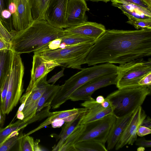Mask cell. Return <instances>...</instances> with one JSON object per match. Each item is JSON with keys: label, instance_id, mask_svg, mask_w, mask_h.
<instances>
[{"label": "cell", "instance_id": "6da1fadb", "mask_svg": "<svg viewBox=\"0 0 151 151\" xmlns=\"http://www.w3.org/2000/svg\"><path fill=\"white\" fill-rule=\"evenodd\" d=\"M151 55V29H109L96 41L84 64L120 65Z\"/></svg>", "mask_w": 151, "mask_h": 151}, {"label": "cell", "instance_id": "7a4b0ae2", "mask_svg": "<svg viewBox=\"0 0 151 151\" xmlns=\"http://www.w3.org/2000/svg\"><path fill=\"white\" fill-rule=\"evenodd\" d=\"M65 33L63 29L56 28L45 20H34L27 28L17 32L13 37L11 50L19 54L34 52Z\"/></svg>", "mask_w": 151, "mask_h": 151}, {"label": "cell", "instance_id": "3957f363", "mask_svg": "<svg viewBox=\"0 0 151 151\" xmlns=\"http://www.w3.org/2000/svg\"><path fill=\"white\" fill-rule=\"evenodd\" d=\"M117 70V66L109 63L82 68L80 71L72 76L60 86L51 104V107L53 109L58 108L69 100L70 96L75 90L85 83L100 76L116 73Z\"/></svg>", "mask_w": 151, "mask_h": 151}, {"label": "cell", "instance_id": "277c9868", "mask_svg": "<svg viewBox=\"0 0 151 151\" xmlns=\"http://www.w3.org/2000/svg\"><path fill=\"white\" fill-rule=\"evenodd\" d=\"M93 43H83L68 46L63 48L37 51L35 54L44 59L54 61L60 66L81 70V66L92 49Z\"/></svg>", "mask_w": 151, "mask_h": 151}, {"label": "cell", "instance_id": "5b68a950", "mask_svg": "<svg viewBox=\"0 0 151 151\" xmlns=\"http://www.w3.org/2000/svg\"><path fill=\"white\" fill-rule=\"evenodd\" d=\"M151 87L118 89L108 95L105 98L109 100L114 107V114L119 117L134 111L140 106L147 96L150 94Z\"/></svg>", "mask_w": 151, "mask_h": 151}, {"label": "cell", "instance_id": "8992f818", "mask_svg": "<svg viewBox=\"0 0 151 151\" xmlns=\"http://www.w3.org/2000/svg\"><path fill=\"white\" fill-rule=\"evenodd\" d=\"M24 67L20 54L12 51V65L4 103L1 107L2 113L8 114L15 107L24 90L23 78Z\"/></svg>", "mask_w": 151, "mask_h": 151}, {"label": "cell", "instance_id": "52a82bcc", "mask_svg": "<svg viewBox=\"0 0 151 151\" xmlns=\"http://www.w3.org/2000/svg\"><path fill=\"white\" fill-rule=\"evenodd\" d=\"M151 72V60L141 58L117 66L116 84L118 89L140 86L138 82L145 76Z\"/></svg>", "mask_w": 151, "mask_h": 151}, {"label": "cell", "instance_id": "ba28073f", "mask_svg": "<svg viewBox=\"0 0 151 151\" xmlns=\"http://www.w3.org/2000/svg\"><path fill=\"white\" fill-rule=\"evenodd\" d=\"M116 116L114 114L108 115L94 122L86 124V129L77 143L92 140L105 143L111 128Z\"/></svg>", "mask_w": 151, "mask_h": 151}, {"label": "cell", "instance_id": "9c48e42d", "mask_svg": "<svg viewBox=\"0 0 151 151\" xmlns=\"http://www.w3.org/2000/svg\"><path fill=\"white\" fill-rule=\"evenodd\" d=\"M116 73L103 75L94 78L85 83L70 96L69 99L73 101H86L93 98V93L98 89L111 85H116Z\"/></svg>", "mask_w": 151, "mask_h": 151}, {"label": "cell", "instance_id": "30bf717a", "mask_svg": "<svg viewBox=\"0 0 151 151\" xmlns=\"http://www.w3.org/2000/svg\"><path fill=\"white\" fill-rule=\"evenodd\" d=\"M146 116L141 106L136 109L115 147L116 150L134 144L137 139V129Z\"/></svg>", "mask_w": 151, "mask_h": 151}, {"label": "cell", "instance_id": "8fae6325", "mask_svg": "<svg viewBox=\"0 0 151 151\" xmlns=\"http://www.w3.org/2000/svg\"><path fill=\"white\" fill-rule=\"evenodd\" d=\"M68 0H49L45 14L49 24L58 29L66 28V15Z\"/></svg>", "mask_w": 151, "mask_h": 151}, {"label": "cell", "instance_id": "7c38bea8", "mask_svg": "<svg viewBox=\"0 0 151 151\" xmlns=\"http://www.w3.org/2000/svg\"><path fill=\"white\" fill-rule=\"evenodd\" d=\"M15 4L16 11L12 15V25L17 32L24 29L33 21L30 0H8Z\"/></svg>", "mask_w": 151, "mask_h": 151}, {"label": "cell", "instance_id": "4fadbf2b", "mask_svg": "<svg viewBox=\"0 0 151 151\" xmlns=\"http://www.w3.org/2000/svg\"><path fill=\"white\" fill-rule=\"evenodd\" d=\"M58 66L60 65L54 61L46 60L40 55L34 54L30 80L26 93L30 92L42 78Z\"/></svg>", "mask_w": 151, "mask_h": 151}, {"label": "cell", "instance_id": "5bb4252c", "mask_svg": "<svg viewBox=\"0 0 151 151\" xmlns=\"http://www.w3.org/2000/svg\"><path fill=\"white\" fill-rule=\"evenodd\" d=\"M89 10L85 0H68L66 15V28L87 21L86 12Z\"/></svg>", "mask_w": 151, "mask_h": 151}, {"label": "cell", "instance_id": "9a60e30c", "mask_svg": "<svg viewBox=\"0 0 151 151\" xmlns=\"http://www.w3.org/2000/svg\"><path fill=\"white\" fill-rule=\"evenodd\" d=\"M47 76L46 75L42 78L31 91L22 111L24 115L23 120L24 122H27L36 114L39 100L49 84Z\"/></svg>", "mask_w": 151, "mask_h": 151}, {"label": "cell", "instance_id": "2e32d148", "mask_svg": "<svg viewBox=\"0 0 151 151\" xmlns=\"http://www.w3.org/2000/svg\"><path fill=\"white\" fill-rule=\"evenodd\" d=\"M81 105L87 108L88 111L82 118L80 125L87 124L114 114V107L112 104L108 107L104 108L94 99L84 101Z\"/></svg>", "mask_w": 151, "mask_h": 151}, {"label": "cell", "instance_id": "e0dca14e", "mask_svg": "<svg viewBox=\"0 0 151 151\" xmlns=\"http://www.w3.org/2000/svg\"><path fill=\"white\" fill-rule=\"evenodd\" d=\"M64 30L66 32L92 38L96 41L103 35L106 29L104 26L101 24L87 21Z\"/></svg>", "mask_w": 151, "mask_h": 151}, {"label": "cell", "instance_id": "ac0fdd59", "mask_svg": "<svg viewBox=\"0 0 151 151\" xmlns=\"http://www.w3.org/2000/svg\"><path fill=\"white\" fill-rule=\"evenodd\" d=\"M88 111L87 108L83 107L80 108H73L72 109L50 112L47 118L37 127L31 131L24 136L29 135L43 127L48 126L54 121L62 119L65 122L70 121L75 118L80 113Z\"/></svg>", "mask_w": 151, "mask_h": 151}, {"label": "cell", "instance_id": "d6986e66", "mask_svg": "<svg viewBox=\"0 0 151 151\" xmlns=\"http://www.w3.org/2000/svg\"><path fill=\"white\" fill-rule=\"evenodd\" d=\"M134 111L116 117L110 130L106 141L108 150L112 149L115 147Z\"/></svg>", "mask_w": 151, "mask_h": 151}, {"label": "cell", "instance_id": "ffe728a7", "mask_svg": "<svg viewBox=\"0 0 151 151\" xmlns=\"http://www.w3.org/2000/svg\"><path fill=\"white\" fill-rule=\"evenodd\" d=\"M112 4L120 9L129 19H151V10L137 5L131 3H115Z\"/></svg>", "mask_w": 151, "mask_h": 151}, {"label": "cell", "instance_id": "44dd1931", "mask_svg": "<svg viewBox=\"0 0 151 151\" xmlns=\"http://www.w3.org/2000/svg\"><path fill=\"white\" fill-rule=\"evenodd\" d=\"M88 111L81 112L71 121L65 122L60 133L57 137L56 139L58 142L52 147V151H59L67 137L80 125L82 118Z\"/></svg>", "mask_w": 151, "mask_h": 151}, {"label": "cell", "instance_id": "7402d4cb", "mask_svg": "<svg viewBox=\"0 0 151 151\" xmlns=\"http://www.w3.org/2000/svg\"><path fill=\"white\" fill-rule=\"evenodd\" d=\"M12 51L11 50H0V90L10 73L12 63Z\"/></svg>", "mask_w": 151, "mask_h": 151}, {"label": "cell", "instance_id": "603a6c76", "mask_svg": "<svg viewBox=\"0 0 151 151\" xmlns=\"http://www.w3.org/2000/svg\"><path fill=\"white\" fill-rule=\"evenodd\" d=\"M65 32V35L60 38L61 42L58 49L63 48L68 46L80 44H94L96 42V40L92 38L77 34Z\"/></svg>", "mask_w": 151, "mask_h": 151}, {"label": "cell", "instance_id": "cb8c5ba5", "mask_svg": "<svg viewBox=\"0 0 151 151\" xmlns=\"http://www.w3.org/2000/svg\"><path fill=\"white\" fill-rule=\"evenodd\" d=\"M60 86L49 84L38 101L37 113L44 108L51 105L59 90Z\"/></svg>", "mask_w": 151, "mask_h": 151}, {"label": "cell", "instance_id": "d4e9b609", "mask_svg": "<svg viewBox=\"0 0 151 151\" xmlns=\"http://www.w3.org/2000/svg\"><path fill=\"white\" fill-rule=\"evenodd\" d=\"M86 124L80 125L65 140L59 151H77L75 145L85 130Z\"/></svg>", "mask_w": 151, "mask_h": 151}, {"label": "cell", "instance_id": "484cf974", "mask_svg": "<svg viewBox=\"0 0 151 151\" xmlns=\"http://www.w3.org/2000/svg\"><path fill=\"white\" fill-rule=\"evenodd\" d=\"M77 151H107L105 144L92 140L79 142L75 145Z\"/></svg>", "mask_w": 151, "mask_h": 151}, {"label": "cell", "instance_id": "4316f807", "mask_svg": "<svg viewBox=\"0 0 151 151\" xmlns=\"http://www.w3.org/2000/svg\"><path fill=\"white\" fill-rule=\"evenodd\" d=\"M32 16L33 20H44L47 5L46 0H30Z\"/></svg>", "mask_w": 151, "mask_h": 151}, {"label": "cell", "instance_id": "83f0119b", "mask_svg": "<svg viewBox=\"0 0 151 151\" xmlns=\"http://www.w3.org/2000/svg\"><path fill=\"white\" fill-rule=\"evenodd\" d=\"M28 124L23 120H19L14 123H10L4 128L0 129V145L6 141L7 137L13 132L16 130H20Z\"/></svg>", "mask_w": 151, "mask_h": 151}, {"label": "cell", "instance_id": "f1b7e54d", "mask_svg": "<svg viewBox=\"0 0 151 151\" xmlns=\"http://www.w3.org/2000/svg\"><path fill=\"white\" fill-rule=\"evenodd\" d=\"M18 141L19 151H34L35 141L32 137L23 135Z\"/></svg>", "mask_w": 151, "mask_h": 151}, {"label": "cell", "instance_id": "f546056e", "mask_svg": "<svg viewBox=\"0 0 151 151\" xmlns=\"http://www.w3.org/2000/svg\"><path fill=\"white\" fill-rule=\"evenodd\" d=\"M127 23L133 26L137 30L151 29V19H129Z\"/></svg>", "mask_w": 151, "mask_h": 151}, {"label": "cell", "instance_id": "4dcf8cb0", "mask_svg": "<svg viewBox=\"0 0 151 151\" xmlns=\"http://www.w3.org/2000/svg\"><path fill=\"white\" fill-rule=\"evenodd\" d=\"M23 135L18 134L4 142L0 145V151H8L16 144Z\"/></svg>", "mask_w": 151, "mask_h": 151}, {"label": "cell", "instance_id": "1f68e13d", "mask_svg": "<svg viewBox=\"0 0 151 151\" xmlns=\"http://www.w3.org/2000/svg\"><path fill=\"white\" fill-rule=\"evenodd\" d=\"M112 4L115 3H131L135 4L151 10V6L145 0H110Z\"/></svg>", "mask_w": 151, "mask_h": 151}, {"label": "cell", "instance_id": "d6a6232c", "mask_svg": "<svg viewBox=\"0 0 151 151\" xmlns=\"http://www.w3.org/2000/svg\"><path fill=\"white\" fill-rule=\"evenodd\" d=\"M135 144L137 146L145 147H151V140H146L143 137L137 139L135 141Z\"/></svg>", "mask_w": 151, "mask_h": 151}, {"label": "cell", "instance_id": "836d02e7", "mask_svg": "<svg viewBox=\"0 0 151 151\" xmlns=\"http://www.w3.org/2000/svg\"><path fill=\"white\" fill-rule=\"evenodd\" d=\"M140 86H147L151 87V72L143 76L138 82Z\"/></svg>", "mask_w": 151, "mask_h": 151}, {"label": "cell", "instance_id": "e575fe53", "mask_svg": "<svg viewBox=\"0 0 151 151\" xmlns=\"http://www.w3.org/2000/svg\"><path fill=\"white\" fill-rule=\"evenodd\" d=\"M10 37V34L3 25L0 19V37L8 40Z\"/></svg>", "mask_w": 151, "mask_h": 151}, {"label": "cell", "instance_id": "d590c367", "mask_svg": "<svg viewBox=\"0 0 151 151\" xmlns=\"http://www.w3.org/2000/svg\"><path fill=\"white\" fill-rule=\"evenodd\" d=\"M151 133V129L140 126L137 129V134L139 136L142 137L150 134Z\"/></svg>", "mask_w": 151, "mask_h": 151}, {"label": "cell", "instance_id": "8d00e7d4", "mask_svg": "<svg viewBox=\"0 0 151 151\" xmlns=\"http://www.w3.org/2000/svg\"><path fill=\"white\" fill-rule=\"evenodd\" d=\"M31 93V91L29 93H26L20 98L19 100L21 104L19 108V109L16 113H18L22 111L24 107L26 101L29 97Z\"/></svg>", "mask_w": 151, "mask_h": 151}, {"label": "cell", "instance_id": "74e56055", "mask_svg": "<svg viewBox=\"0 0 151 151\" xmlns=\"http://www.w3.org/2000/svg\"><path fill=\"white\" fill-rule=\"evenodd\" d=\"M64 70L65 68H63L60 71L52 77L47 81L48 83H52V84H54L60 78L64 76Z\"/></svg>", "mask_w": 151, "mask_h": 151}, {"label": "cell", "instance_id": "f35d334b", "mask_svg": "<svg viewBox=\"0 0 151 151\" xmlns=\"http://www.w3.org/2000/svg\"><path fill=\"white\" fill-rule=\"evenodd\" d=\"M4 49L11 50V43L0 37V50Z\"/></svg>", "mask_w": 151, "mask_h": 151}, {"label": "cell", "instance_id": "ab89813d", "mask_svg": "<svg viewBox=\"0 0 151 151\" xmlns=\"http://www.w3.org/2000/svg\"><path fill=\"white\" fill-rule=\"evenodd\" d=\"M11 15V13L8 9H5L1 13V16L2 19V24L5 27V22L4 19L9 18Z\"/></svg>", "mask_w": 151, "mask_h": 151}, {"label": "cell", "instance_id": "60d3db41", "mask_svg": "<svg viewBox=\"0 0 151 151\" xmlns=\"http://www.w3.org/2000/svg\"><path fill=\"white\" fill-rule=\"evenodd\" d=\"M151 129V119L149 116L146 117L142 122L141 125Z\"/></svg>", "mask_w": 151, "mask_h": 151}, {"label": "cell", "instance_id": "b9f144b4", "mask_svg": "<svg viewBox=\"0 0 151 151\" xmlns=\"http://www.w3.org/2000/svg\"><path fill=\"white\" fill-rule=\"evenodd\" d=\"M65 122L62 119H58L53 121L51 125L53 128H59L61 127Z\"/></svg>", "mask_w": 151, "mask_h": 151}, {"label": "cell", "instance_id": "7bdbcfd3", "mask_svg": "<svg viewBox=\"0 0 151 151\" xmlns=\"http://www.w3.org/2000/svg\"><path fill=\"white\" fill-rule=\"evenodd\" d=\"M8 9L12 15L15 13L16 11V6L13 2L8 1Z\"/></svg>", "mask_w": 151, "mask_h": 151}, {"label": "cell", "instance_id": "ee69618b", "mask_svg": "<svg viewBox=\"0 0 151 151\" xmlns=\"http://www.w3.org/2000/svg\"><path fill=\"white\" fill-rule=\"evenodd\" d=\"M6 114L2 113L1 108V103L0 101V129L2 128L4 123Z\"/></svg>", "mask_w": 151, "mask_h": 151}, {"label": "cell", "instance_id": "f6af8a7d", "mask_svg": "<svg viewBox=\"0 0 151 151\" xmlns=\"http://www.w3.org/2000/svg\"><path fill=\"white\" fill-rule=\"evenodd\" d=\"M5 0H0V19L2 23V19L1 16V13L4 10L6 9L5 5Z\"/></svg>", "mask_w": 151, "mask_h": 151}, {"label": "cell", "instance_id": "bcb514c9", "mask_svg": "<svg viewBox=\"0 0 151 151\" xmlns=\"http://www.w3.org/2000/svg\"><path fill=\"white\" fill-rule=\"evenodd\" d=\"M40 142V139H36L34 142V151H42L39 143Z\"/></svg>", "mask_w": 151, "mask_h": 151}, {"label": "cell", "instance_id": "7dc6e473", "mask_svg": "<svg viewBox=\"0 0 151 151\" xmlns=\"http://www.w3.org/2000/svg\"><path fill=\"white\" fill-rule=\"evenodd\" d=\"M101 105L103 108H106L110 106L111 104L109 100L105 99L104 101L101 104Z\"/></svg>", "mask_w": 151, "mask_h": 151}, {"label": "cell", "instance_id": "c3c4849f", "mask_svg": "<svg viewBox=\"0 0 151 151\" xmlns=\"http://www.w3.org/2000/svg\"><path fill=\"white\" fill-rule=\"evenodd\" d=\"M105 98L103 96L101 95H100L97 96L96 98L95 101L96 102L99 104L102 103L105 100Z\"/></svg>", "mask_w": 151, "mask_h": 151}, {"label": "cell", "instance_id": "681fc988", "mask_svg": "<svg viewBox=\"0 0 151 151\" xmlns=\"http://www.w3.org/2000/svg\"><path fill=\"white\" fill-rule=\"evenodd\" d=\"M17 116V118L20 120H23L24 118V115L22 111L19 112L16 114L15 116L13 119H14L15 117Z\"/></svg>", "mask_w": 151, "mask_h": 151}, {"label": "cell", "instance_id": "f907efd6", "mask_svg": "<svg viewBox=\"0 0 151 151\" xmlns=\"http://www.w3.org/2000/svg\"><path fill=\"white\" fill-rule=\"evenodd\" d=\"M86 1H91L92 2L102 1L105 2H107L110 0H85Z\"/></svg>", "mask_w": 151, "mask_h": 151}, {"label": "cell", "instance_id": "816d5d0a", "mask_svg": "<svg viewBox=\"0 0 151 151\" xmlns=\"http://www.w3.org/2000/svg\"><path fill=\"white\" fill-rule=\"evenodd\" d=\"M148 4L151 6V0H145Z\"/></svg>", "mask_w": 151, "mask_h": 151}, {"label": "cell", "instance_id": "f5cc1de1", "mask_svg": "<svg viewBox=\"0 0 151 151\" xmlns=\"http://www.w3.org/2000/svg\"><path fill=\"white\" fill-rule=\"evenodd\" d=\"M46 0V4H47V6L49 0Z\"/></svg>", "mask_w": 151, "mask_h": 151}, {"label": "cell", "instance_id": "db71d44e", "mask_svg": "<svg viewBox=\"0 0 151 151\" xmlns=\"http://www.w3.org/2000/svg\"><path fill=\"white\" fill-rule=\"evenodd\" d=\"M1 93V90H0V97Z\"/></svg>", "mask_w": 151, "mask_h": 151}]
</instances>
